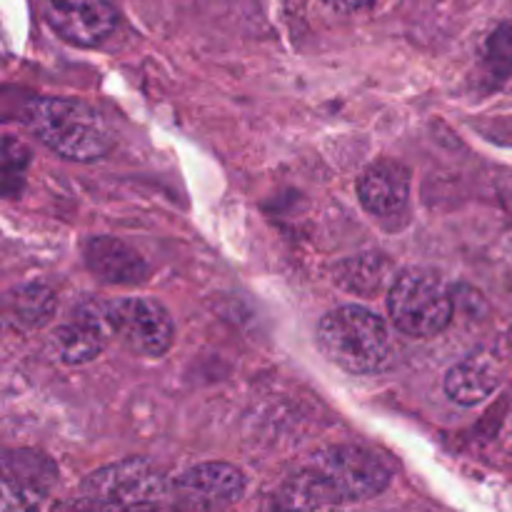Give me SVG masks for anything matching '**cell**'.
Instances as JSON below:
<instances>
[{
    "mask_svg": "<svg viewBox=\"0 0 512 512\" xmlns=\"http://www.w3.org/2000/svg\"><path fill=\"white\" fill-rule=\"evenodd\" d=\"M30 133L55 155L75 163H93L113 148L103 115L70 98H35L23 113Z\"/></svg>",
    "mask_w": 512,
    "mask_h": 512,
    "instance_id": "7a4b0ae2",
    "label": "cell"
},
{
    "mask_svg": "<svg viewBox=\"0 0 512 512\" xmlns=\"http://www.w3.org/2000/svg\"><path fill=\"white\" fill-rule=\"evenodd\" d=\"M85 265L100 280L113 285H135L143 283L148 275L143 255L130 248L128 243L118 238H90L83 245Z\"/></svg>",
    "mask_w": 512,
    "mask_h": 512,
    "instance_id": "8fae6325",
    "label": "cell"
},
{
    "mask_svg": "<svg viewBox=\"0 0 512 512\" xmlns=\"http://www.w3.org/2000/svg\"><path fill=\"white\" fill-rule=\"evenodd\" d=\"M318 348L330 363L355 375L380 373L395 353L385 320L360 305H343L320 320Z\"/></svg>",
    "mask_w": 512,
    "mask_h": 512,
    "instance_id": "3957f363",
    "label": "cell"
},
{
    "mask_svg": "<svg viewBox=\"0 0 512 512\" xmlns=\"http://www.w3.org/2000/svg\"><path fill=\"white\" fill-rule=\"evenodd\" d=\"M360 205L375 218H393L410 200V170L395 160L368 165L358 180Z\"/></svg>",
    "mask_w": 512,
    "mask_h": 512,
    "instance_id": "ba28073f",
    "label": "cell"
},
{
    "mask_svg": "<svg viewBox=\"0 0 512 512\" xmlns=\"http://www.w3.org/2000/svg\"><path fill=\"white\" fill-rule=\"evenodd\" d=\"M5 313L15 328L33 330L48 323L50 315L55 313V295L53 290L40 283L18 285L10 290L5 298Z\"/></svg>",
    "mask_w": 512,
    "mask_h": 512,
    "instance_id": "5bb4252c",
    "label": "cell"
},
{
    "mask_svg": "<svg viewBox=\"0 0 512 512\" xmlns=\"http://www.w3.org/2000/svg\"><path fill=\"white\" fill-rule=\"evenodd\" d=\"M100 315L110 335H118L133 353L160 358L170 350L175 325L165 305L153 298L98 300Z\"/></svg>",
    "mask_w": 512,
    "mask_h": 512,
    "instance_id": "8992f818",
    "label": "cell"
},
{
    "mask_svg": "<svg viewBox=\"0 0 512 512\" xmlns=\"http://www.w3.org/2000/svg\"><path fill=\"white\" fill-rule=\"evenodd\" d=\"M500 363L490 353H473L445 375V393L458 405H478L500 385Z\"/></svg>",
    "mask_w": 512,
    "mask_h": 512,
    "instance_id": "4fadbf2b",
    "label": "cell"
},
{
    "mask_svg": "<svg viewBox=\"0 0 512 512\" xmlns=\"http://www.w3.org/2000/svg\"><path fill=\"white\" fill-rule=\"evenodd\" d=\"M45 15L60 38L80 48L100 45L118 25L108 0H45Z\"/></svg>",
    "mask_w": 512,
    "mask_h": 512,
    "instance_id": "52a82bcc",
    "label": "cell"
},
{
    "mask_svg": "<svg viewBox=\"0 0 512 512\" xmlns=\"http://www.w3.org/2000/svg\"><path fill=\"white\" fill-rule=\"evenodd\" d=\"M108 335V328H105L103 318H100L98 300H95V303L83 305L78 315H75V320L60 325L58 330L50 333L48 350L65 365L90 363L105 348Z\"/></svg>",
    "mask_w": 512,
    "mask_h": 512,
    "instance_id": "9c48e42d",
    "label": "cell"
},
{
    "mask_svg": "<svg viewBox=\"0 0 512 512\" xmlns=\"http://www.w3.org/2000/svg\"><path fill=\"white\" fill-rule=\"evenodd\" d=\"M183 498L193 500L198 505H230L245 493V478L235 465L228 463H200L183 473L175 483Z\"/></svg>",
    "mask_w": 512,
    "mask_h": 512,
    "instance_id": "30bf717a",
    "label": "cell"
},
{
    "mask_svg": "<svg viewBox=\"0 0 512 512\" xmlns=\"http://www.w3.org/2000/svg\"><path fill=\"white\" fill-rule=\"evenodd\" d=\"M385 268L388 263L380 255H360L343 263V268L338 270V283L353 293H373L383 283Z\"/></svg>",
    "mask_w": 512,
    "mask_h": 512,
    "instance_id": "2e32d148",
    "label": "cell"
},
{
    "mask_svg": "<svg viewBox=\"0 0 512 512\" xmlns=\"http://www.w3.org/2000/svg\"><path fill=\"white\" fill-rule=\"evenodd\" d=\"M323 3L330 5L333 10H338V13H358V10L370 8L375 0H323Z\"/></svg>",
    "mask_w": 512,
    "mask_h": 512,
    "instance_id": "e0dca14e",
    "label": "cell"
},
{
    "mask_svg": "<svg viewBox=\"0 0 512 512\" xmlns=\"http://www.w3.org/2000/svg\"><path fill=\"white\" fill-rule=\"evenodd\" d=\"M483 70L493 83H503L512 75V18L500 23L485 40Z\"/></svg>",
    "mask_w": 512,
    "mask_h": 512,
    "instance_id": "9a60e30c",
    "label": "cell"
},
{
    "mask_svg": "<svg viewBox=\"0 0 512 512\" xmlns=\"http://www.w3.org/2000/svg\"><path fill=\"white\" fill-rule=\"evenodd\" d=\"M165 478L150 460L133 458L95 470L80 488V498L95 508L138 510L165 495Z\"/></svg>",
    "mask_w": 512,
    "mask_h": 512,
    "instance_id": "5b68a950",
    "label": "cell"
},
{
    "mask_svg": "<svg viewBox=\"0 0 512 512\" xmlns=\"http://www.w3.org/2000/svg\"><path fill=\"white\" fill-rule=\"evenodd\" d=\"M453 293L438 273L410 268L395 278L388 310L395 328L410 338H435L453 320Z\"/></svg>",
    "mask_w": 512,
    "mask_h": 512,
    "instance_id": "277c9868",
    "label": "cell"
},
{
    "mask_svg": "<svg viewBox=\"0 0 512 512\" xmlns=\"http://www.w3.org/2000/svg\"><path fill=\"white\" fill-rule=\"evenodd\" d=\"M55 480V468L45 455L15 450L3 458L5 505L18 500V505H35L43 500Z\"/></svg>",
    "mask_w": 512,
    "mask_h": 512,
    "instance_id": "7c38bea8",
    "label": "cell"
},
{
    "mask_svg": "<svg viewBox=\"0 0 512 512\" xmlns=\"http://www.w3.org/2000/svg\"><path fill=\"white\" fill-rule=\"evenodd\" d=\"M388 463L360 445H333L290 475L273 498L275 512H323L333 505L358 503L390 485Z\"/></svg>",
    "mask_w": 512,
    "mask_h": 512,
    "instance_id": "6da1fadb",
    "label": "cell"
}]
</instances>
